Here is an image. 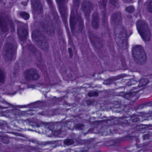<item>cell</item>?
<instances>
[{
	"label": "cell",
	"instance_id": "4",
	"mask_svg": "<svg viewBox=\"0 0 152 152\" xmlns=\"http://www.w3.org/2000/svg\"><path fill=\"white\" fill-rule=\"evenodd\" d=\"M137 28L138 33L144 41H150L151 33L146 21L142 19H139L137 21Z\"/></svg>",
	"mask_w": 152,
	"mask_h": 152
},
{
	"label": "cell",
	"instance_id": "32",
	"mask_svg": "<svg viewBox=\"0 0 152 152\" xmlns=\"http://www.w3.org/2000/svg\"><path fill=\"white\" fill-rule=\"evenodd\" d=\"M94 102L95 101L94 100H88L86 101L87 105H88V106H90V105L92 104L93 103H94Z\"/></svg>",
	"mask_w": 152,
	"mask_h": 152
},
{
	"label": "cell",
	"instance_id": "29",
	"mask_svg": "<svg viewBox=\"0 0 152 152\" xmlns=\"http://www.w3.org/2000/svg\"><path fill=\"white\" fill-rule=\"evenodd\" d=\"M147 9L149 12L152 13V1L149 2L147 5Z\"/></svg>",
	"mask_w": 152,
	"mask_h": 152
},
{
	"label": "cell",
	"instance_id": "7",
	"mask_svg": "<svg viewBox=\"0 0 152 152\" xmlns=\"http://www.w3.org/2000/svg\"><path fill=\"white\" fill-rule=\"evenodd\" d=\"M24 76L26 80L34 81L39 79L40 75L36 69L31 68L26 70L24 74Z\"/></svg>",
	"mask_w": 152,
	"mask_h": 152
},
{
	"label": "cell",
	"instance_id": "3",
	"mask_svg": "<svg viewBox=\"0 0 152 152\" xmlns=\"http://www.w3.org/2000/svg\"><path fill=\"white\" fill-rule=\"evenodd\" d=\"M114 36L119 47L125 49L128 44V38L126 31L121 25L116 26L114 30Z\"/></svg>",
	"mask_w": 152,
	"mask_h": 152
},
{
	"label": "cell",
	"instance_id": "16",
	"mask_svg": "<svg viewBox=\"0 0 152 152\" xmlns=\"http://www.w3.org/2000/svg\"><path fill=\"white\" fill-rule=\"evenodd\" d=\"M77 23L78 17L76 16L75 13L73 11L71 13L70 19V27L72 31H74Z\"/></svg>",
	"mask_w": 152,
	"mask_h": 152
},
{
	"label": "cell",
	"instance_id": "13",
	"mask_svg": "<svg viewBox=\"0 0 152 152\" xmlns=\"http://www.w3.org/2000/svg\"><path fill=\"white\" fill-rule=\"evenodd\" d=\"M58 3L59 9V11L61 13V14L62 16V17L64 20L66 19L67 18V9L66 6L65 2L64 1H58Z\"/></svg>",
	"mask_w": 152,
	"mask_h": 152
},
{
	"label": "cell",
	"instance_id": "20",
	"mask_svg": "<svg viewBox=\"0 0 152 152\" xmlns=\"http://www.w3.org/2000/svg\"><path fill=\"white\" fill-rule=\"evenodd\" d=\"M63 143L65 145L70 146L75 143L74 141L72 139H66L64 140Z\"/></svg>",
	"mask_w": 152,
	"mask_h": 152
},
{
	"label": "cell",
	"instance_id": "28",
	"mask_svg": "<svg viewBox=\"0 0 152 152\" xmlns=\"http://www.w3.org/2000/svg\"><path fill=\"white\" fill-rule=\"evenodd\" d=\"M147 84V80L146 79H142L140 80L139 86H144Z\"/></svg>",
	"mask_w": 152,
	"mask_h": 152
},
{
	"label": "cell",
	"instance_id": "19",
	"mask_svg": "<svg viewBox=\"0 0 152 152\" xmlns=\"http://www.w3.org/2000/svg\"><path fill=\"white\" fill-rule=\"evenodd\" d=\"M20 15L22 18H23L24 20H27L30 17V15L29 13L26 12L25 11H22L20 13Z\"/></svg>",
	"mask_w": 152,
	"mask_h": 152
},
{
	"label": "cell",
	"instance_id": "1",
	"mask_svg": "<svg viewBox=\"0 0 152 152\" xmlns=\"http://www.w3.org/2000/svg\"><path fill=\"white\" fill-rule=\"evenodd\" d=\"M17 53V46L14 42L8 41L5 43L2 50V55L5 61H12Z\"/></svg>",
	"mask_w": 152,
	"mask_h": 152
},
{
	"label": "cell",
	"instance_id": "8",
	"mask_svg": "<svg viewBox=\"0 0 152 152\" xmlns=\"http://www.w3.org/2000/svg\"><path fill=\"white\" fill-rule=\"evenodd\" d=\"M17 34L20 41H26L29 34L27 28L24 26H20L17 28Z\"/></svg>",
	"mask_w": 152,
	"mask_h": 152
},
{
	"label": "cell",
	"instance_id": "22",
	"mask_svg": "<svg viewBox=\"0 0 152 152\" xmlns=\"http://www.w3.org/2000/svg\"><path fill=\"white\" fill-rule=\"evenodd\" d=\"M88 96L89 97H98L99 95L98 92L96 91H90L88 93Z\"/></svg>",
	"mask_w": 152,
	"mask_h": 152
},
{
	"label": "cell",
	"instance_id": "9",
	"mask_svg": "<svg viewBox=\"0 0 152 152\" xmlns=\"http://www.w3.org/2000/svg\"><path fill=\"white\" fill-rule=\"evenodd\" d=\"M93 9V5L91 2L85 1H84L82 5V9L85 17L89 18L90 14Z\"/></svg>",
	"mask_w": 152,
	"mask_h": 152
},
{
	"label": "cell",
	"instance_id": "6",
	"mask_svg": "<svg viewBox=\"0 0 152 152\" xmlns=\"http://www.w3.org/2000/svg\"><path fill=\"white\" fill-rule=\"evenodd\" d=\"M40 24L43 31L50 36H53L55 34V27L51 18L46 16L42 20Z\"/></svg>",
	"mask_w": 152,
	"mask_h": 152
},
{
	"label": "cell",
	"instance_id": "2",
	"mask_svg": "<svg viewBox=\"0 0 152 152\" xmlns=\"http://www.w3.org/2000/svg\"><path fill=\"white\" fill-rule=\"evenodd\" d=\"M32 41L42 50L46 51L49 48V42L42 32L38 30H35L32 32Z\"/></svg>",
	"mask_w": 152,
	"mask_h": 152
},
{
	"label": "cell",
	"instance_id": "34",
	"mask_svg": "<svg viewBox=\"0 0 152 152\" xmlns=\"http://www.w3.org/2000/svg\"><path fill=\"white\" fill-rule=\"evenodd\" d=\"M102 152L101 151V150H98L96 151V152Z\"/></svg>",
	"mask_w": 152,
	"mask_h": 152
},
{
	"label": "cell",
	"instance_id": "11",
	"mask_svg": "<svg viewBox=\"0 0 152 152\" xmlns=\"http://www.w3.org/2000/svg\"><path fill=\"white\" fill-rule=\"evenodd\" d=\"M122 18L121 14L120 12H116L113 14L111 16V21L113 25L117 26L121 25Z\"/></svg>",
	"mask_w": 152,
	"mask_h": 152
},
{
	"label": "cell",
	"instance_id": "14",
	"mask_svg": "<svg viewBox=\"0 0 152 152\" xmlns=\"http://www.w3.org/2000/svg\"><path fill=\"white\" fill-rule=\"evenodd\" d=\"M89 38L91 43L96 48H99L101 46V41L98 37L91 33H89Z\"/></svg>",
	"mask_w": 152,
	"mask_h": 152
},
{
	"label": "cell",
	"instance_id": "30",
	"mask_svg": "<svg viewBox=\"0 0 152 152\" xmlns=\"http://www.w3.org/2000/svg\"><path fill=\"white\" fill-rule=\"evenodd\" d=\"M106 2H105V1L99 2V5H100V6L101 7V8H105V7L106 6Z\"/></svg>",
	"mask_w": 152,
	"mask_h": 152
},
{
	"label": "cell",
	"instance_id": "31",
	"mask_svg": "<svg viewBox=\"0 0 152 152\" xmlns=\"http://www.w3.org/2000/svg\"><path fill=\"white\" fill-rule=\"evenodd\" d=\"M68 52L69 55V57L70 58H72L73 57V53L71 47H69L68 49Z\"/></svg>",
	"mask_w": 152,
	"mask_h": 152
},
{
	"label": "cell",
	"instance_id": "5",
	"mask_svg": "<svg viewBox=\"0 0 152 152\" xmlns=\"http://www.w3.org/2000/svg\"><path fill=\"white\" fill-rule=\"evenodd\" d=\"M132 55L133 59L137 64L144 65L147 61V55L143 47L137 45L133 47Z\"/></svg>",
	"mask_w": 152,
	"mask_h": 152
},
{
	"label": "cell",
	"instance_id": "26",
	"mask_svg": "<svg viewBox=\"0 0 152 152\" xmlns=\"http://www.w3.org/2000/svg\"><path fill=\"white\" fill-rule=\"evenodd\" d=\"M62 132V131L61 129L55 130L53 132V134L54 136H55V137H58L61 134Z\"/></svg>",
	"mask_w": 152,
	"mask_h": 152
},
{
	"label": "cell",
	"instance_id": "17",
	"mask_svg": "<svg viewBox=\"0 0 152 152\" xmlns=\"http://www.w3.org/2000/svg\"><path fill=\"white\" fill-rule=\"evenodd\" d=\"M0 141L5 144H8L10 143V140L8 137L4 135L0 136Z\"/></svg>",
	"mask_w": 152,
	"mask_h": 152
},
{
	"label": "cell",
	"instance_id": "15",
	"mask_svg": "<svg viewBox=\"0 0 152 152\" xmlns=\"http://www.w3.org/2000/svg\"><path fill=\"white\" fill-rule=\"evenodd\" d=\"M1 30L3 33H7L9 31L7 21L2 14L1 16Z\"/></svg>",
	"mask_w": 152,
	"mask_h": 152
},
{
	"label": "cell",
	"instance_id": "18",
	"mask_svg": "<svg viewBox=\"0 0 152 152\" xmlns=\"http://www.w3.org/2000/svg\"><path fill=\"white\" fill-rule=\"evenodd\" d=\"M5 74L4 71L1 68V72H0V82L1 84L5 83Z\"/></svg>",
	"mask_w": 152,
	"mask_h": 152
},
{
	"label": "cell",
	"instance_id": "10",
	"mask_svg": "<svg viewBox=\"0 0 152 152\" xmlns=\"http://www.w3.org/2000/svg\"><path fill=\"white\" fill-rule=\"evenodd\" d=\"M31 5L33 10L35 14L38 15H40L42 14L43 8L41 2L39 1H32Z\"/></svg>",
	"mask_w": 152,
	"mask_h": 152
},
{
	"label": "cell",
	"instance_id": "23",
	"mask_svg": "<svg viewBox=\"0 0 152 152\" xmlns=\"http://www.w3.org/2000/svg\"><path fill=\"white\" fill-rule=\"evenodd\" d=\"M125 9L127 12L131 14V13L134 12V11H135V8H134V6L131 5V6H128Z\"/></svg>",
	"mask_w": 152,
	"mask_h": 152
},
{
	"label": "cell",
	"instance_id": "24",
	"mask_svg": "<svg viewBox=\"0 0 152 152\" xmlns=\"http://www.w3.org/2000/svg\"><path fill=\"white\" fill-rule=\"evenodd\" d=\"M152 134L150 133H146L142 136V139L144 141L149 140L152 137Z\"/></svg>",
	"mask_w": 152,
	"mask_h": 152
},
{
	"label": "cell",
	"instance_id": "25",
	"mask_svg": "<svg viewBox=\"0 0 152 152\" xmlns=\"http://www.w3.org/2000/svg\"><path fill=\"white\" fill-rule=\"evenodd\" d=\"M135 93H128V94L125 95V97L126 99H128V100H130L134 97V96H135Z\"/></svg>",
	"mask_w": 152,
	"mask_h": 152
},
{
	"label": "cell",
	"instance_id": "27",
	"mask_svg": "<svg viewBox=\"0 0 152 152\" xmlns=\"http://www.w3.org/2000/svg\"><path fill=\"white\" fill-rule=\"evenodd\" d=\"M149 127V126L146 125H140L136 126V128L137 129H143L147 128Z\"/></svg>",
	"mask_w": 152,
	"mask_h": 152
},
{
	"label": "cell",
	"instance_id": "12",
	"mask_svg": "<svg viewBox=\"0 0 152 152\" xmlns=\"http://www.w3.org/2000/svg\"><path fill=\"white\" fill-rule=\"evenodd\" d=\"M91 26L94 29H98L100 26V16L97 11H95L91 17Z\"/></svg>",
	"mask_w": 152,
	"mask_h": 152
},
{
	"label": "cell",
	"instance_id": "21",
	"mask_svg": "<svg viewBox=\"0 0 152 152\" xmlns=\"http://www.w3.org/2000/svg\"><path fill=\"white\" fill-rule=\"evenodd\" d=\"M85 126V125L83 123H78L75 125V129L78 130H82L84 129V127Z\"/></svg>",
	"mask_w": 152,
	"mask_h": 152
},
{
	"label": "cell",
	"instance_id": "33",
	"mask_svg": "<svg viewBox=\"0 0 152 152\" xmlns=\"http://www.w3.org/2000/svg\"><path fill=\"white\" fill-rule=\"evenodd\" d=\"M132 121L134 123H137L140 121V119L138 117H134L132 120Z\"/></svg>",
	"mask_w": 152,
	"mask_h": 152
}]
</instances>
